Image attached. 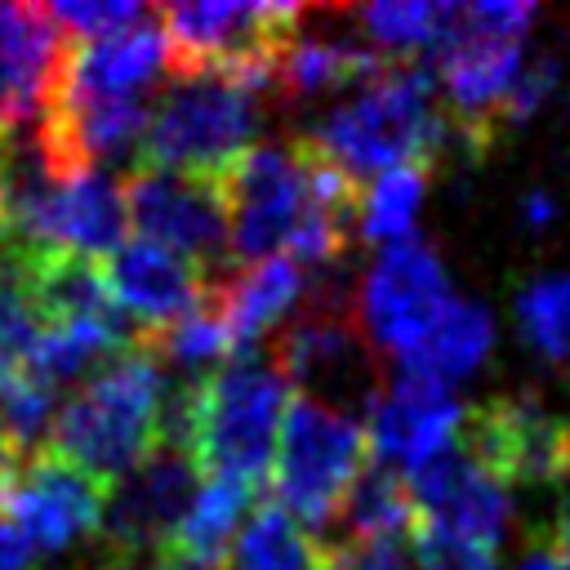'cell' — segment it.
I'll return each instance as SVG.
<instances>
[{
    "mask_svg": "<svg viewBox=\"0 0 570 570\" xmlns=\"http://www.w3.org/2000/svg\"><path fill=\"white\" fill-rule=\"evenodd\" d=\"M463 423L459 401L450 396L445 383L414 374V370H396L387 374L379 401L365 414V450L387 463V468H405L414 472L419 463H428L432 454H441L454 432Z\"/></svg>",
    "mask_w": 570,
    "mask_h": 570,
    "instance_id": "4fadbf2b",
    "label": "cell"
},
{
    "mask_svg": "<svg viewBox=\"0 0 570 570\" xmlns=\"http://www.w3.org/2000/svg\"><path fill=\"white\" fill-rule=\"evenodd\" d=\"M227 570H321V543L263 499L227 552Z\"/></svg>",
    "mask_w": 570,
    "mask_h": 570,
    "instance_id": "44dd1931",
    "label": "cell"
},
{
    "mask_svg": "<svg viewBox=\"0 0 570 570\" xmlns=\"http://www.w3.org/2000/svg\"><path fill=\"white\" fill-rule=\"evenodd\" d=\"M463 22L490 36H512L521 40L525 27L534 22V4H512V0H485V4H463Z\"/></svg>",
    "mask_w": 570,
    "mask_h": 570,
    "instance_id": "83f0119b",
    "label": "cell"
},
{
    "mask_svg": "<svg viewBox=\"0 0 570 570\" xmlns=\"http://www.w3.org/2000/svg\"><path fill=\"white\" fill-rule=\"evenodd\" d=\"M468 459L499 485H557L570 476V419L530 392H494L463 414Z\"/></svg>",
    "mask_w": 570,
    "mask_h": 570,
    "instance_id": "9c48e42d",
    "label": "cell"
},
{
    "mask_svg": "<svg viewBox=\"0 0 570 570\" xmlns=\"http://www.w3.org/2000/svg\"><path fill=\"white\" fill-rule=\"evenodd\" d=\"M36 548L22 539L18 525H9V517H0V570H31Z\"/></svg>",
    "mask_w": 570,
    "mask_h": 570,
    "instance_id": "f1b7e54d",
    "label": "cell"
},
{
    "mask_svg": "<svg viewBox=\"0 0 570 570\" xmlns=\"http://www.w3.org/2000/svg\"><path fill=\"white\" fill-rule=\"evenodd\" d=\"M258 503H263L258 490H249L240 481L205 476L200 490H196V499H191V508H187V517H183V525L174 530L169 543L183 557H191L196 566L218 570V566H227V552H232L236 534L245 530V521H249V512Z\"/></svg>",
    "mask_w": 570,
    "mask_h": 570,
    "instance_id": "ac0fdd59",
    "label": "cell"
},
{
    "mask_svg": "<svg viewBox=\"0 0 570 570\" xmlns=\"http://www.w3.org/2000/svg\"><path fill=\"white\" fill-rule=\"evenodd\" d=\"M102 272H107L111 298L134 325V343L183 321L209 294V276L191 258L138 236L111 249V258H102Z\"/></svg>",
    "mask_w": 570,
    "mask_h": 570,
    "instance_id": "9a60e30c",
    "label": "cell"
},
{
    "mask_svg": "<svg viewBox=\"0 0 570 570\" xmlns=\"http://www.w3.org/2000/svg\"><path fill=\"white\" fill-rule=\"evenodd\" d=\"M414 521L436 525L454 539H468L476 548H499L508 530V494L494 476H485L463 445H445L414 472H405Z\"/></svg>",
    "mask_w": 570,
    "mask_h": 570,
    "instance_id": "5bb4252c",
    "label": "cell"
},
{
    "mask_svg": "<svg viewBox=\"0 0 570 570\" xmlns=\"http://www.w3.org/2000/svg\"><path fill=\"white\" fill-rule=\"evenodd\" d=\"M160 365L142 352H120L58 405L45 445L94 481L116 485L160 445Z\"/></svg>",
    "mask_w": 570,
    "mask_h": 570,
    "instance_id": "7a4b0ae2",
    "label": "cell"
},
{
    "mask_svg": "<svg viewBox=\"0 0 570 570\" xmlns=\"http://www.w3.org/2000/svg\"><path fill=\"white\" fill-rule=\"evenodd\" d=\"M543 543H548V548H552V552H557V557L570 566V508L557 517V525H552V534H548Z\"/></svg>",
    "mask_w": 570,
    "mask_h": 570,
    "instance_id": "4dcf8cb0",
    "label": "cell"
},
{
    "mask_svg": "<svg viewBox=\"0 0 570 570\" xmlns=\"http://www.w3.org/2000/svg\"><path fill=\"white\" fill-rule=\"evenodd\" d=\"M321 570H405L401 539H334L321 543Z\"/></svg>",
    "mask_w": 570,
    "mask_h": 570,
    "instance_id": "484cf974",
    "label": "cell"
},
{
    "mask_svg": "<svg viewBox=\"0 0 570 570\" xmlns=\"http://www.w3.org/2000/svg\"><path fill=\"white\" fill-rule=\"evenodd\" d=\"M490 343H494L490 312L476 307V303H468V298H450V307L436 316V325L428 330V338L396 370H414V374H428L436 383H450V379L472 374L485 361Z\"/></svg>",
    "mask_w": 570,
    "mask_h": 570,
    "instance_id": "ffe728a7",
    "label": "cell"
},
{
    "mask_svg": "<svg viewBox=\"0 0 570 570\" xmlns=\"http://www.w3.org/2000/svg\"><path fill=\"white\" fill-rule=\"evenodd\" d=\"M98 570H147V561H116V557H102Z\"/></svg>",
    "mask_w": 570,
    "mask_h": 570,
    "instance_id": "836d02e7",
    "label": "cell"
},
{
    "mask_svg": "<svg viewBox=\"0 0 570 570\" xmlns=\"http://www.w3.org/2000/svg\"><path fill=\"white\" fill-rule=\"evenodd\" d=\"M258 98L263 89L232 76H174V85L147 116L138 165L218 178L245 147H254Z\"/></svg>",
    "mask_w": 570,
    "mask_h": 570,
    "instance_id": "277c9868",
    "label": "cell"
},
{
    "mask_svg": "<svg viewBox=\"0 0 570 570\" xmlns=\"http://www.w3.org/2000/svg\"><path fill=\"white\" fill-rule=\"evenodd\" d=\"M343 534L338 539H401L414 525V499L405 485V472L370 459L352 476L347 494L338 499L334 521Z\"/></svg>",
    "mask_w": 570,
    "mask_h": 570,
    "instance_id": "d6986e66",
    "label": "cell"
},
{
    "mask_svg": "<svg viewBox=\"0 0 570 570\" xmlns=\"http://www.w3.org/2000/svg\"><path fill=\"white\" fill-rule=\"evenodd\" d=\"M147 9L134 4V0H67V4H49V18L58 22V31L71 40V45H85V40H98L107 31H120L129 27L134 18H142Z\"/></svg>",
    "mask_w": 570,
    "mask_h": 570,
    "instance_id": "cb8c5ba5",
    "label": "cell"
},
{
    "mask_svg": "<svg viewBox=\"0 0 570 570\" xmlns=\"http://www.w3.org/2000/svg\"><path fill=\"white\" fill-rule=\"evenodd\" d=\"M365 463V428L312 396L289 401L272 472L267 499L307 530H330L338 499Z\"/></svg>",
    "mask_w": 570,
    "mask_h": 570,
    "instance_id": "8992f818",
    "label": "cell"
},
{
    "mask_svg": "<svg viewBox=\"0 0 570 570\" xmlns=\"http://www.w3.org/2000/svg\"><path fill=\"white\" fill-rule=\"evenodd\" d=\"M552 85H557V62H552L548 53L521 62V71H517V80H512V89H508V98H503V129L530 120V116L543 107V98L552 94Z\"/></svg>",
    "mask_w": 570,
    "mask_h": 570,
    "instance_id": "4316f807",
    "label": "cell"
},
{
    "mask_svg": "<svg viewBox=\"0 0 570 570\" xmlns=\"http://www.w3.org/2000/svg\"><path fill=\"white\" fill-rule=\"evenodd\" d=\"M9 218V142H0V223Z\"/></svg>",
    "mask_w": 570,
    "mask_h": 570,
    "instance_id": "d6a6232c",
    "label": "cell"
},
{
    "mask_svg": "<svg viewBox=\"0 0 570 570\" xmlns=\"http://www.w3.org/2000/svg\"><path fill=\"white\" fill-rule=\"evenodd\" d=\"M120 196H125V218L138 232V240L165 245V249L191 258L200 272L227 263V254H232L227 209H223V191L214 178L138 165L120 183Z\"/></svg>",
    "mask_w": 570,
    "mask_h": 570,
    "instance_id": "8fae6325",
    "label": "cell"
},
{
    "mask_svg": "<svg viewBox=\"0 0 570 570\" xmlns=\"http://www.w3.org/2000/svg\"><path fill=\"white\" fill-rule=\"evenodd\" d=\"M160 67H169L165 31L156 22V9H147L129 27L107 31L98 40H85V45L67 40L62 80L94 98H129V94H142L160 76Z\"/></svg>",
    "mask_w": 570,
    "mask_h": 570,
    "instance_id": "e0dca14e",
    "label": "cell"
},
{
    "mask_svg": "<svg viewBox=\"0 0 570 570\" xmlns=\"http://www.w3.org/2000/svg\"><path fill=\"white\" fill-rule=\"evenodd\" d=\"M410 552H414L419 570H494L490 548H476V543L454 539V534L423 525V521L410 525Z\"/></svg>",
    "mask_w": 570,
    "mask_h": 570,
    "instance_id": "d4e9b609",
    "label": "cell"
},
{
    "mask_svg": "<svg viewBox=\"0 0 570 570\" xmlns=\"http://www.w3.org/2000/svg\"><path fill=\"white\" fill-rule=\"evenodd\" d=\"M102 499H107L102 481H94L49 445H40L27 459H18L4 494V517L9 525L22 530V539L36 552H62L98 534Z\"/></svg>",
    "mask_w": 570,
    "mask_h": 570,
    "instance_id": "7c38bea8",
    "label": "cell"
},
{
    "mask_svg": "<svg viewBox=\"0 0 570 570\" xmlns=\"http://www.w3.org/2000/svg\"><path fill=\"white\" fill-rule=\"evenodd\" d=\"M450 281L428 240H392L356 285V325L379 356L396 365L428 338L436 316L450 307Z\"/></svg>",
    "mask_w": 570,
    "mask_h": 570,
    "instance_id": "ba28073f",
    "label": "cell"
},
{
    "mask_svg": "<svg viewBox=\"0 0 570 570\" xmlns=\"http://www.w3.org/2000/svg\"><path fill=\"white\" fill-rule=\"evenodd\" d=\"M521 218H525L530 227H548V223L557 218V200H552L548 191H525V196H521Z\"/></svg>",
    "mask_w": 570,
    "mask_h": 570,
    "instance_id": "f546056e",
    "label": "cell"
},
{
    "mask_svg": "<svg viewBox=\"0 0 570 570\" xmlns=\"http://www.w3.org/2000/svg\"><path fill=\"white\" fill-rule=\"evenodd\" d=\"M312 147L334 160L356 187L396 165H432L450 142V120L436 107V80L423 62L392 58L312 134Z\"/></svg>",
    "mask_w": 570,
    "mask_h": 570,
    "instance_id": "6da1fadb",
    "label": "cell"
},
{
    "mask_svg": "<svg viewBox=\"0 0 570 570\" xmlns=\"http://www.w3.org/2000/svg\"><path fill=\"white\" fill-rule=\"evenodd\" d=\"M428 178H432V165H396V169L379 174L361 196V218H356L361 240H370V245L405 240L414 227V214L423 205Z\"/></svg>",
    "mask_w": 570,
    "mask_h": 570,
    "instance_id": "7402d4cb",
    "label": "cell"
},
{
    "mask_svg": "<svg viewBox=\"0 0 570 570\" xmlns=\"http://www.w3.org/2000/svg\"><path fill=\"white\" fill-rule=\"evenodd\" d=\"M521 338L552 365H570V272H548L517 294Z\"/></svg>",
    "mask_w": 570,
    "mask_h": 570,
    "instance_id": "603a6c76",
    "label": "cell"
},
{
    "mask_svg": "<svg viewBox=\"0 0 570 570\" xmlns=\"http://www.w3.org/2000/svg\"><path fill=\"white\" fill-rule=\"evenodd\" d=\"M303 298V267L289 254H272L249 267H227L209 281V312L218 316L232 356L254 352L263 334H272L285 312Z\"/></svg>",
    "mask_w": 570,
    "mask_h": 570,
    "instance_id": "2e32d148",
    "label": "cell"
},
{
    "mask_svg": "<svg viewBox=\"0 0 570 570\" xmlns=\"http://www.w3.org/2000/svg\"><path fill=\"white\" fill-rule=\"evenodd\" d=\"M289 410V383L267 352H240L196 383L187 454L200 476L240 481L267 494L276 436Z\"/></svg>",
    "mask_w": 570,
    "mask_h": 570,
    "instance_id": "3957f363",
    "label": "cell"
},
{
    "mask_svg": "<svg viewBox=\"0 0 570 570\" xmlns=\"http://www.w3.org/2000/svg\"><path fill=\"white\" fill-rule=\"evenodd\" d=\"M521 570H570V566H566V561H561V557H557L548 543H539V548H534V552L521 561Z\"/></svg>",
    "mask_w": 570,
    "mask_h": 570,
    "instance_id": "1f68e13d",
    "label": "cell"
},
{
    "mask_svg": "<svg viewBox=\"0 0 570 570\" xmlns=\"http://www.w3.org/2000/svg\"><path fill=\"white\" fill-rule=\"evenodd\" d=\"M196 490H200V468L191 463V454L174 445H156L138 468H129L116 485H107L102 521H98L102 557L147 561L160 543L174 539Z\"/></svg>",
    "mask_w": 570,
    "mask_h": 570,
    "instance_id": "30bf717a",
    "label": "cell"
},
{
    "mask_svg": "<svg viewBox=\"0 0 570 570\" xmlns=\"http://www.w3.org/2000/svg\"><path fill=\"white\" fill-rule=\"evenodd\" d=\"M267 356L276 361L285 383H303L312 401L356 423L370 414L387 383L383 356L370 347L356 325V312L347 307H298L272 330Z\"/></svg>",
    "mask_w": 570,
    "mask_h": 570,
    "instance_id": "52a82bcc",
    "label": "cell"
},
{
    "mask_svg": "<svg viewBox=\"0 0 570 570\" xmlns=\"http://www.w3.org/2000/svg\"><path fill=\"white\" fill-rule=\"evenodd\" d=\"M165 58L174 76H232L272 94L285 45L307 22L303 4H160Z\"/></svg>",
    "mask_w": 570,
    "mask_h": 570,
    "instance_id": "5b68a950",
    "label": "cell"
}]
</instances>
